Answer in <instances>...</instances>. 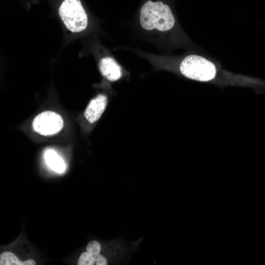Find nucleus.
I'll return each instance as SVG.
<instances>
[{
  "label": "nucleus",
  "mask_w": 265,
  "mask_h": 265,
  "mask_svg": "<svg viewBox=\"0 0 265 265\" xmlns=\"http://www.w3.org/2000/svg\"><path fill=\"white\" fill-rule=\"evenodd\" d=\"M140 23L142 28L147 30L155 29L167 32L175 27L176 19L168 4L160 1L149 0L140 9Z\"/></svg>",
  "instance_id": "f257e3e1"
},
{
  "label": "nucleus",
  "mask_w": 265,
  "mask_h": 265,
  "mask_svg": "<svg viewBox=\"0 0 265 265\" xmlns=\"http://www.w3.org/2000/svg\"><path fill=\"white\" fill-rule=\"evenodd\" d=\"M58 13L65 26L71 31L79 32L86 28L87 16L80 0H64Z\"/></svg>",
  "instance_id": "f03ea898"
},
{
  "label": "nucleus",
  "mask_w": 265,
  "mask_h": 265,
  "mask_svg": "<svg viewBox=\"0 0 265 265\" xmlns=\"http://www.w3.org/2000/svg\"><path fill=\"white\" fill-rule=\"evenodd\" d=\"M32 126L34 130L40 134L52 135L62 129L63 121L58 114L51 111H46L40 113L35 117Z\"/></svg>",
  "instance_id": "7ed1b4c3"
},
{
  "label": "nucleus",
  "mask_w": 265,
  "mask_h": 265,
  "mask_svg": "<svg viewBox=\"0 0 265 265\" xmlns=\"http://www.w3.org/2000/svg\"><path fill=\"white\" fill-rule=\"evenodd\" d=\"M86 251L80 256L78 265H106L107 259L100 254L101 246L96 240L90 241L86 246Z\"/></svg>",
  "instance_id": "20e7f679"
},
{
  "label": "nucleus",
  "mask_w": 265,
  "mask_h": 265,
  "mask_svg": "<svg viewBox=\"0 0 265 265\" xmlns=\"http://www.w3.org/2000/svg\"><path fill=\"white\" fill-rule=\"evenodd\" d=\"M107 103V97L104 94H99L92 99L84 113L86 119L91 124L98 121L105 111Z\"/></svg>",
  "instance_id": "39448f33"
},
{
  "label": "nucleus",
  "mask_w": 265,
  "mask_h": 265,
  "mask_svg": "<svg viewBox=\"0 0 265 265\" xmlns=\"http://www.w3.org/2000/svg\"><path fill=\"white\" fill-rule=\"evenodd\" d=\"M99 67L102 75L109 81H114L121 77V67L111 57L102 58L100 61Z\"/></svg>",
  "instance_id": "423d86ee"
},
{
  "label": "nucleus",
  "mask_w": 265,
  "mask_h": 265,
  "mask_svg": "<svg viewBox=\"0 0 265 265\" xmlns=\"http://www.w3.org/2000/svg\"><path fill=\"white\" fill-rule=\"evenodd\" d=\"M44 157L48 165L55 172L62 173L65 170L64 161L55 151L52 149L47 150Z\"/></svg>",
  "instance_id": "0eeeda50"
},
{
  "label": "nucleus",
  "mask_w": 265,
  "mask_h": 265,
  "mask_svg": "<svg viewBox=\"0 0 265 265\" xmlns=\"http://www.w3.org/2000/svg\"><path fill=\"white\" fill-rule=\"evenodd\" d=\"M35 262L32 259L22 261L13 253L5 251L0 255V265H35Z\"/></svg>",
  "instance_id": "6e6552de"
}]
</instances>
